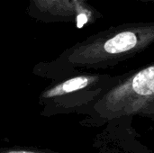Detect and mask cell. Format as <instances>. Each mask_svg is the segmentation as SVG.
Here are the masks:
<instances>
[{"mask_svg": "<svg viewBox=\"0 0 154 153\" xmlns=\"http://www.w3.org/2000/svg\"><path fill=\"white\" fill-rule=\"evenodd\" d=\"M154 44V21L124 23L99 32L72 47L66 64L72 69H108Z\"/></svg>", "mask_w": 154, "mask_h": 153, "instance_id": "cell-1", "label": "cell"}, {"mask_svg": "<svg viewBox=\"0 0 154 153\" xmlns=\"http://www.w3.org/2000/svg\"><path fill=\"white\" fill-rule=\"evenodd\" d=\"M90 109L94 116L102 120L134 115H154V61L124 73Z\"/></svg>", "mask_w": 154, "mask_h": 153, "instance_id": "cell-2", "label": "cell"}, {"mask_svg": "<svg viewBox=\"0 0 154 153\" xmlns=\"http://www.w3.org/2000/svg\"><path fill=\"white\" fill-rule=\"evenodd\" d=\"M123 77L124 74L113 76L106 73H83L50 87L40 96L39 102L43 107L42 115L52 116L71 113L87 106L91 107Z\"/></svg>", "mask_w": 154, "mask_h": 153, "instance_id": "cell-3", "label": "cell"}, {"mask_svg": "<svg viewBox=\"0 0 154 153\" xmlns=\"http://www.w3.org/2000/svg\"><path fill=\"white\" fill-rule=\"evenodd\" d=\"M30 7H36L37 15L61 16L62 21L95 23L102 14L85 0H30ZM36 15V16H37Z\"/></svg>", "mask_w": 154, "mask_h": 153, "instance_id": "cell-4", "label": "cell"}, {"mask_svg": "<svg viewBox=\"0 0 154 153\" xmlns=\"http://www.w3.org/2000/svg\"><path fill=\"white\" fill-rule=\"evenodd\" d=\"M0 153H60L46 149L37 148H23V147H13V148H3L0 149Z\"/></svg>", "mask_w": 154, "mask_h": 153, "instance_id": "cell-5", "label": "cell"}, {"mask_svg": "<svg viewBox=\"0 0 154 153\" xmlns=\"http://www.w3.org/2000/svg\"><path fill=\"white\" fill-rule=\"evenodd\" d=\"M134 1H139L143 3H154V0H134Z\"/></svg>", "mask_w": 154, "mask_h": 153, "instance_id": "cell-6", "label": "cell"}]
</instances>
